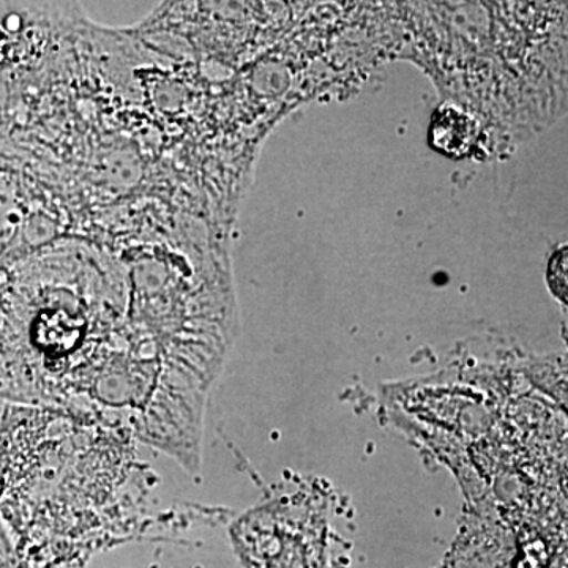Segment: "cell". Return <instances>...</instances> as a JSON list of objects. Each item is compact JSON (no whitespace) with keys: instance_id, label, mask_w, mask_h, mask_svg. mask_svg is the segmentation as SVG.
<instances>
[{"instance_id":"1","label":"cell","mask_w":568,"mask_h":568,"mask_svg":"<svg viewBox=\"0 0 568 568\" xmlns=\"http://www.w3.org/2000/svg\"><path fill=\"white\" fill-rule=\"evenodd\" d=\"M129 428L82 409L22 405L0 426V515L33 558L62 566L136 536L159 477Z\"/></svg>"},{"instance_id":"2","label":"cell","mask_w":568,"mask_h":568,"mask_svg":"<svg viewBox=\"0 0 568 568\" xmlns=\"http://www.w3.org/2000/svg\"><path fill=\"white\" fill-rule=\"evenodd\" d=\"M429 142L448 159L469 155L477 140V123L466 112L455 106H440L433 114Z\"/></svg>"},{"instance_id":"3","label":"cell","mask_w":568,"mask_h":568,"mask_svg":"<svg viewBox=\"0 0 568 568\" xmlns=\"http://www.w3.org/2000/svg\"><path fill=\"white\" fill-rule=\"evenodd\" d=\"M549 284L556 294L566 297L567 287V248L559 250L552 256L551 264H549Z\"/></svg>"}]
</instances>
